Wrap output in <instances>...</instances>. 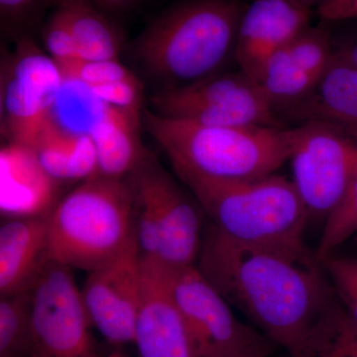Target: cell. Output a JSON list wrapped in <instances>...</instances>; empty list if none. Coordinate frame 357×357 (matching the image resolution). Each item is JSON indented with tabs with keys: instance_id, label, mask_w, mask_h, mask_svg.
<instances>
[{
	"instance_id": "30bf717a",
	"label": "cell",
	"mask_w": 357,
	"mask_h": 357,
	"mask_svg": "<svg viewBox=\"0 0 357 357\" xmlns=\"http://www.w3.org/2000/svg\"><path fill=\"white\" fill-rule=\"evenodd\" d=\"M17 39L15 53L2 69V128L9 142L32 148L51 121L64 77L28 35Z\"/></svg>"
},
{
	"instance_id": "9c48e42d",
	"label": "cell",
	"mask_w": 357,
	"mask_h": 357,
	"mask_svg": "<svg viewBox=\"0 0 357 357\" xmlns=\"http://www.w3.org/2000/svg\"><path fill=\"white\" fill-rule=\"evenodd\" d=\"M30 357H98L72 268L49 258L31 290Z\"/></svg>"
},
{
	"instance_id": "d4e9b609",
	"label": "cell",
	"mask_w": 357,
	"mask_h": 357,
	"mask_svg": "<svg viewBox=\"0 0 357 357\" xmlns=\"http://www.w3.org/2000/svg\"><path fill=\"white\" fill-rule=\"evenodd\" d=\"M324 225L316 255L319 260L357 234V170L347 185L344 197Z\"/></svg>"
},
{
	"instance_id": "44dd1931",
	"label": "cell",
	"mask_w": 357,
	"mask_h": 357,
	"mask_svg": "<svg viewBox=\"0 0 357 357\" xmlns=\"http://www.w3.org/2000/svg\"><path fill=\"white\" fill-rule=\"evenodd\" d=\"M291 357H357V326L337 298L314 321Z\"/></svg>"
},
{
	"instance_id": "cb8c5ba5",
	"label": "cell",
	"mask_w": 357,
	"mask_h": 357,
	"mask_svg": "<svg viewBox=\"0 0 357 357\" xmlns=\"http://www.w3.org/2000/svg\"><path fill=\"white\" fill-rule=\"evenodd\" d=\"M32 347L31 294L0 301V357H30Z\"/></svg>"
},
{
	"instance_id": "9a60e30c",
	"label": "cell",
	"mask_w": 357,
	"mask_h": 357,
	"mask_svg": "<svg viewBox=\"0 0 357 357\" xmlns=\"http://www.w3.org/2000/svg\"><path fill=\"white\" fill-rule=\"evenodd\" d=\"M48 217L13 218L0 229V297L31 290L49 259Z\"/></svg>"
},
{
	"instance_id": "836d02e7",
	"label": "cell",
	"mask_w": 357,
	"mask_h": 357,
	"mask_svg": "<svg viewBox=\"0 0 357 357\" xmlns=\"http://www.w3.org/2000/svg\"><path fill=\"white\" fill-rule=\"evenodd\" d=\"M105 13H123L132 10L141 0H89Z\"/></svg>"
},
{
	"instance_id": "4316f807",
	"label": "cell",
	"mask_w": 357,
	"mask_h": 357,
	"mask_svg": "<svg viewBox=\"0 0 357 357\" xmlns=\"http://www.w3.org/2000/svg\"><path fill=\"white\" fill-rule=\"evenodd\" d=\"M57 66L64 79L81 82L89 88L135 77L119 59L86 61L77 58Z\"/></svg>"
},
{
	"instance_id": "e0dca14e",
	"label": "cell",
	"mask_w": 357,
	"mask_h": 357,
	"mask_svg": "<svg viewBox=\"0 0 357 357\" xmlns=\"http://www.w3.org/2000/svg\"><path fill=\"white\" fill-rule=\"evenodd\" d=\"M284 112L299 124L321 122L357 133V68L333 55L310 93Z\"/></svg>"
},
{
	"instance_id": "8d00e7d4",
	"label": "cell",
	"mask_w": 357,
	"mask_h": 357,
	"mask_svg": "<svg viewBox=\"0 0 357 357\" xmlns=\"http://www.w3.org/2000/svg\"><path fill=\"white\" fill-rule=\"evenodd\" d=\"M107 357H126L122 356L119 352H112V354H109Z\"/></svg>"
},
{
	"instance_id": "e575fe53",
	"label": "cell",
	"mask_w": 357,
	"mask_h": 357,
	"mask_svg": "<svg viewBox=\"0 0 357 357\" xmlns=\"http://www.w3.org/2000/svg\"><path fill=\"white\" fill-rule=\"evenodd\" d=\"M292 1L299 4V6L312 9L314 6L318 7L323 2V0H292Z\"/></svg>"
},
{
	"instance_id": "7402d4cb",
	"label": "cell",
	"mask_w": 357,
	"mask_h": 357,
	"mask_svg": "<svg viewBox=\"0 0 357 357\" xmlns=\"http://www.w3.org/2000/svg\"><path fill=\"white\" fill-rule=\"evenodd\" d=\"M274 112L292 107L310 93L317 79L294 62L287 49L267 59L256 79Z\"/></svg>"
},
{
	"instance_id": "1f68e13d",
	"label": "cell",
	"mask_w": 357,
	"mask_h": 357,
	"mask_svg": "<svg viewBox=\"0 0 357 357\" xmlns=\"http://www.w3.org/2000/svg\"><path fill=\"white\" fill-rule=\"evenodd\" d=\"M356 3L357 0H323L317 9L323 20H345L347 13Z\"/></svg>"
},
{
	"instance_id": "7a4b0ae2",
	"label": "cell",
	"mask_w": 357,
	"mask_h": 357,
	"mask_svg": "<svg viewBox=\"0 0 357 357\" xmlns=\"http://www.w3.org/2000/svg\"><path fill=\"white\" fill-rule=\"evenodd\" d=\"M246 6L241 0H180L147 25L131 53L159 89L196 83L234 60Z\"/></svg>"
},
{
	"instance_id": "83f0119b",
	"label": "cell",
	"mask_w": 357,
	"mask_h": 357,
	"mask_svg": "<svg viewBox=\"0 0 357 357\" xmlns=\"http://www.w3.org/2000/svg\"><path fill=\"white\" fill-rule=\"evenodd\" d=\"M335 296L357 326V257L333 255L321 259Z\"/></svg>"
},
{
	"instance_id": "5b68a950",
	"label": "cell",
	"mask_w": 357,
	"mask_h": 357,
	"mask_svg": "<svg viewBox=\"0 0 357 357\" xmlns=\"http://www.w3.org/2000/svg\"><path fill=\"white\" fill-rule=\"evenodd\" d=\"M133 203L128 178L83 181L49 213V257L88 273L109 264L136 243Z\"/></svg>"
},
{
	"instance_id": "5bb4252c",
	"label": "cell",
	"mask_w": 357,
	"mask_h": 357,
	"mask_svg": "<svg viewBox=\"0 0 357 357\" xmlns=\"http://www.w3.org/2000/svg\"><path fill=\"white\" fill-rule=\"evenodd\" d=\"M312 9L292 0H255L246 6L237 33L234 61L255 81L275 52L310 26Z\"/></svg>"
},
{
	"instance_id": "f1b7e54d",
	"label": "cell",
	"mask_w": 357,
	"mask_h": 357,
	"mask_svg": "<svg viewBox=\"0 0 357 357\" xmlns=\"http://www.w3.org/2000/svg\"><path fill=\"white\" fill-rule=\"evenodd\" d=\"M42 38L45 48L56 64L79 58L69 20L61 7L56 6L45 23Z\"/></svg>"
},
{
	"instance_id": "6da1fadb",
	"label": "cell",
	"mask_w": 357,
	"mask_h": 357,
	"mask_svg": "<svg viewBox=\"0 0 357 357\" xmlns=\"http://www.w3.org/2000/svg\"><path fill=\"white\" fill-rule=\"evenodd\" d=\"M196 265L230 306L289 354L337 298L321 260L305 244L239 243L208 223Z\"/></svg>"
},
{
	"instance_id": "2e32d148",
	"label": "cell",
	"mask_w": 357,
	"mask_h": 357,
	"mask_svg": "<svg viewBox=\"0 0 357 357\" xmlns=\"http://www.w3.org/2000/svg\"><path fill=\"white\" fill-rule=\"evenodd\" d=\"M1 211L10 218L50 213L55 183L31 148L9 142L1 149Z\"/></svg>"
},
{
	"instance_id": "7c38bea8",
	"label": "cell",
	"mask_w": 357,
	"mask_h": 357,
	"mask_svg": "<svg viewBox=\"0 0 357 357\" xmlns=\"http://www.w3.org/2000/svg\"><path fill=\"white\" fill-rule=\"evenodd\" d=\"M146 181L158 211L161 248L159 263L171 270L196 265L203 241V211L154 157L136 168Z\"/></svg>"
},
{
	"instance_id": "603a6c76",
	"label": "cell",
	"mask_w": 357,
	"mask_h": 357,
	"mask_svg": "<svg viewBox=\"0 0 357 357\" xmlns=\"http://www.w3.org/2000/svg\"><path fill=\"white\" fill-rule=\"evenodd\" d=\"M107 107L89 86L81 82L64 79L52 109L51 119L68 132L89 135L102 119Z\"/></svg>"
},
{
	"instance_id": "52a82bcc",
	"label": "cell",
	"mask_w": 357,
	"mask_h": 357,
	"mask_svg": "<svg viewBox=\"0 0 357 357\" xmlns=\"http://www.w3.org/2000/svg\"><path fill=\"white\" fill-rule=\"evenodd\" d=\"M157 114L211 126H282L252 77L222 72L180 88L158 89L150 98Z\"/></svg>"
},
{
	"instance_id": "d590c367",
	"label": "cell",
	"mask_w": 357,
	"mask_h": 357,
	"mask_svg": "<svg viewBox=\"0 0 357 357\" xmlns=\"http://www.w3.org/2000/svg\"><path fill=\"white\" fill-rule=\"evenodd\" d=\"M357 20V3L356 6L352 7L349 13H347V17H345V20Z\"/></svg>"
},
{
	"instance_id": "ba28073f",
	"label": "cell",
	"mask_w": 357,
	"mask_h": 357,
	"mask_svg": "<svg viewBox=\"0 0 357 357\" xmlns=\"http://www.w3.org/2000/svg\"><path fill=\"white\" fill-rule=\"evenodd\" d=\"M290 161L309 220L325 222L356 172L357 133L321 122L299 124Z\"/></svg>"
},
{
	"instance_id": "484cf974",
	"label": "cell",
	"mask_w": 357,
	"mask_h": 357,
	"mask_svg": "<svg viewBox=\"0 0 357 357\" xmlns=\"http://www.w3.org/2000/svg\"><path fill=\"white\" fill-rule=\"evenodd\" d=\"M285 48L294 62L317 81L328 69L333 57L332 36L324 26H309Z\"/></svg>"
},
{
	"instance_id": "ffe728a7",
	"label": "cell",
	"mask_w": 357,
	"mask_h": 357,
	"mask_svg": "<svg viewBox=\"0 0 357 357\" xmlns=\"http://www.w3.org/2000/svg\"><path fill=\"white\" fill-rule=\"evenodd\" d=\"M53 3L67 15L79 58L86 61L119 59L123 37L107 13L89 0H53Z\"/></svg>"
},
{
	"instance_id": "8992f818",
	"label": "cell",
	"mask_w": 357,
	"mask_h": 357,
	"mask_svg": "<svg viewBox=\"0 0 357 357\" xmlns=\"http://www.w3.org/2000/svg\"><path fill=\"white\" fill-rule=\"evenodd\" d=\"M172 290L197 357H270L279 347L239 321L197 265L172 270Z\"/></svg>"
},
{
	"instance_id": "4fadbf2b",
	"label": "cell",
	"mask_w": 357,
	"mask_h": 357,
	"mask_svg": "<svg viewBox=\"0 0 357 357\" xmlns=\"http://www.w3.org/2000/svg\"><path fill=\"white\" fill-rule=\"evenodd\" d=\"M142 268V297L133 338L140 357H197L174 298L172 270L145 259Z\"/></svg>"
},
{
	"instance_id": "ac0fdd59",
	"label": "cell",
	"mask_w": 357,
	"mask_h": 357,
	"mask_svg": "<svg viewBox=\"0 0 357 357\" xmlns=\"http://www.w3.org/2000/svg\"><path fill=\"white\" fill-rule=\"evenodd\" d=\"M141 112L107 105L89 134L96 148L98 175L126 178L151 156L141 141Z\"/></svg>"
},
{
	"instance_id": "3957f363",
	"label": "cell",
	"mask_w": 357,
	"mask_h": 357,
	"mask_svg": "<svg viewBox=\"0 0 357 357\" xmlns=\"http://www.w3.org/2000/svg\"><path fill=\"white\" fill-rule=\"evenodd\" d=\"M142 124L172 166L208 177L252 180L290 161L298 126H211L143 110Z\"/></svg>"
},
{
	"instance_id": "74e56055",
	"label": "cell",
	"mask_w": 357,
	"mask_h": 357,
	"mask_svg": "<svg viewBox=\"0 0 357 357\" xmlns=\"http://www.w3.org/2000/svg\"><path fill=\"white\" fill-rule=\"evenodd\" d=\"M291 357V356H290Z\"/></svg>"
},
{
	"instance_id": "4dcf8cb0",
	"label": "cell",
	"mask_w": 357,
	"mask_h": 357,
	"mask_svg": "<svg viewBox=\"0 0 357 357\" xmlns=\"http://www.w3.org/2000/svg\"><path fill=\"white\" fill-rule=\"evenodd\" d=\"M142 89L136 77L91 88L93 95L105 105L136 112H142Z\"/></svg>"
},
{
	"instance_id": "f546056e",
	"label": "cell",
	"mask_w": 357,
	"mask_h": 357,
	"mask_svg": "<svg viewBox=\"0 0 357 357\" xmlns=\"http://www.w3.org/2000/svg\"><path fill=\"white\" fill-rule=\"evenodd\" d=\"M49 3H53V0H0L2 28L17 38L27 35L26 28L33 24Z\"/></svg>"
},
{
	"instance_id": "277c9868",
	"label": "cell",
	"mask_w": 357,
	"mask_h": 357,
	"mask_svg": "<svg viewBox=\"0 0 357 357\" xmlns=\"http://www.w3.org/2000/svg\"><path fill=\"white\" fill-rule=\"evenodd\" d=\"M172 167L210 223L225 236L243 243L305 244L309 215L292 178L273 174L231 180Z\"/></svg>"
},
{
	"instance_id": "d6a6232c",
	"label": "cell",
	"mask_w": 357,
	"mask_h": 357,
	"mask_svg": "<svg viewBox=\"0 0 357 357\" xmlns=\"http://www.w3.org/2000/svg\"><path fill=\"white\" fill-rule=\"evenodd\" d=\"M333 55L357 68V33L340 44L333 42Z\"/></svg>"
},
{
	"instance_id": "d6986e66",
	"label": "cell",
	"mask_w": 357,
	"mask_h": 357,
	"mask_svg": "<svg viewBox=\"0 0 357 357\" xmlns=\"http://www.w3.org/2000/svg\"><path fill=\"white\" fill-rule=\"evenodd\" d=\"M40 165L57 181H84L98 174L93 140L86 134L68 132L49 122L31 148Z\"/></svg>"
},
{
	"instance_id": "8fae6325",
	"label": "cell",
	"mask_w": 357,
	"mask_h": 357,
	"mask_svg": "<svg viewBox=\"0 0 357 357\" xmlns=\"http://www.w3.org/2000/svg\"><path fill=\"white\" fill-rule=\"evenodd\" d=\"M142 288V259L136 243L88 273L82 289L84 306L91 325L110 344L133 342Z\"/></svg>"
}]
</instances>
